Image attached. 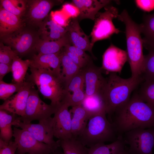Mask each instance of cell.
Wrapping results in <instances>:
<instances>
[{
  "label": "cell",
  "instance_id": "f6af8a7d",
  "mask_svg": "<svg viewBox=\"0 0 154 154\" xmlns=\"http://www.w3.org/2000/svg\"><path fill=\"white\" fill-rule=\"evenodd\" d=\"M51 154H63V153L61 151H59L57 149Z\"/></svg>",
  "mask_w": 154,
  "mask_h": 154
},
{
  "label": "cell",
  "instance_id": "8fae6325",
  "mask_svg": "<svg viewBox=\"0 0 154 154\" xmlns=\"http://www.w3.org/2000/svg\"><path fill=\"white\" fill-rule=\"evenodd\" d=\"M13 125L27 130L39 141L48 145L55 150L60 147L58 141H55L54 139L52 117L40 121L37 124H33L23 123L17 116Z\"/></svg>",
  "mask_w": 154,
  "mask_h": 154
},
{
  "label": "cell",
  "instance_id": "1f68e13d",
  "mask_svg": "<svg viewBox=\"0 0 154 154\" xmlns=\"http://www.w3.org/2000/svg\"><path fill=\"white\" fill-rule=\"evenodd\" d=\"M0 1L1 8L20 18L24 15L26 9L27 1L1 0Z\"/></svg>",
  "mask_w": 154,
  "mask_h": 154
},
{
  "label": "cell",
  "instance_id": "bcb514c9",
  "mask_svg": "<svg viewBox=\"0 0 154 154\" xmlns=\"http://www.w3.org/2000/svg\"><path fill=\"white\" fill-rule=\"evenodd\" d=\"M16 154H29V153H25V154L20 153H17V152H16Z\"/></svg>",
  "mask_w": 154,
  "mask_h": 154
},
{
  "label": "cell",
  "instance_id": "d6a6232c",
  "mask_svg": "<svg viewBox=\"0 0 154 154\" xmlns=\"http://www.w3.org/2000/svg\"><path fill=\"white\" fill-rule=\"evenodd\" d=\"M137 94L141 99L154 109V81H143Z\"/></svg>",
  "mask_w": 154,
  "mask_h": 154
},
{
  "label": "cell",
  "instance_id": "7dc6e473",
  "mask_svg": "<svg viewBox=\"0 0 154 154\" xmlns=\"http://www.w3.org/2000/svg\"><path fill=\"white\" fill-rule=\"evenodd\" d=\"M154 129V126L153 127Z\"/></svg>",
  "mask_w": 154,
  "mask_h": 154
},
{
  "label": "cell",
  "instance_id": "9c48e42d",
  "mask_svg": "<svg viewBox=\"0 0 154 154\" xmlns=\"http://www.w3.org/2000/svg\"><path fill=\"white\" fill-rule=\"evenodd\" d=\"M38 90L34 86L31 90L27 100L25 113L18 119L25 123H31L35 120L39 121L47 119L55 113L57 107L48 104L40 98Z\"/></svg>",
  "mask_w": 154,
  "mask_h": 154
},
{
  "label": "cell",
  "instance_id": "cb8c5ba5",
  "mask_svg": "<svg viewBox=\"0 0 154 154\" xmlns=\"http://www.w3.org/2000/svg\"><path fill=\"white\" fill-rule=\"evenodd\" d=\"M72 45L68 34L66 33L59 39L55 40H38L35 50L38 54H54L60 52L66 45Z\"/></svg>",
  "mask_w": 154,
  "mask_h": 154
},
{
  "label": "cell",
  "instance_id": "9a60e30c",
  "mask_svg": "<svg viewBox=\"0 0 154 154\" xmlns=\"http://www.w3.org/2000/svg\"><path fill=\"white\" fill-rule=\"evenodd\" d=\"M82 69L84 80L85 95L90 96L97 94H102L107 79L102 75V68L95 66L92 62Z\"/></svg>",
  "mask_w": 154,
  "mask_h": 154
},
{
  "label": "cell",
  "instance_id": "4316f807",
  "mask_svg": "<svg viewBox=\"0 0 154 154\" xmlns=\"http://www.w3.org/2000/svg\"><path fill=\"white\" fill-rule=\"evenodd\" d=\"M125 144L122 137L110 144L99 143L88 148V154H117Z\"/></svg>",
  "mask_w": 154,
  "mask_h": 154
},
{
  "label": "cell",
  "instance_id": "4dcf8cb0",
  "mask_svg": "<svg viewBox=\"0 0 154 154\" xmlns=\"http://www.w3.org/2000/svg\"><path fill=\"white\" fill-rule=\"evenodd\" d=\"M62 149L63 154H88V148L77 138L58 141Z\"/></svg>",
  "mask_w": 154,
  "mask_h": 154
},
{
  "label": "cell",
  "instance_id": "5b68a950",
  "mask_svg": "<svg viewBox=\"0 0 154 154\" xmlns=\"http://www.w3.org/2000/svg\"><path fill=\"white\" fill-rule=\"evenodd\" d=\"M106 114L104 112L90 117L85 129L77 138L84 145L89 148L99 143L113 142L122 137Z\"/></svg>",
  "mask_w": 154,
  "mask_h": 154
},
{
  "label": "cell",
  "instance_id": "52a82bcc",
  "mask_svg": "<svg viewBox=\"0 0 154 154\" xmlns=\"http://www.w3.org/2000/svg\"><path fill=\"white\" fill-rule=\"evenodd\" d=\"M104 8L105 11L98 12L95 17L94 25L90 35L92 48L96 42L109 38L114 34L120 32L115 27L112 21L119 15L117 9L110 5Z\"/></svg>",
  "mask_w": 154,
  "mask_h": 154
},
{
  "label": "cell",
  "instance_id": "e575fe53",
  "mask_svg": "<svg viewBox=\"0 0 154 154\" xmlns=\"http://www.w3.org/2000/svg\"><path fill=\"white\" fill-rule=\"evenodd\" d=\"M23 82L8 83L3 80L0 81V99L4 101L8 99L14 93L19 90Z\"/></svg>",
  "mask_w": 154,
  "mask_h": 154
},
{
  "label": "cell",
  "instance_id": "ba28073f",
  "mask_svg": "<svg viewBox=\"0 0 154 154\" xmlns=\"http://www.w3.org/2000/svg\"><path fill=\"white\" fill-rule=\"evenodd\" d=\"M122 136L125 144L129 146L131 154H153L154 147V129L138 128L127 131Z\"/></svg>",
  "mask_w": 154,
  "mask_h": 154
},
{
  "label": "cell",
  "instance_id": "44dd1931",
  "mask_svg": "<svg viewBox=\"0 0 154 154\" xmlns=\"http://www.w3.org/2000/svg\"><path fill=\"white\" fill-rule=\"evenodd\" d=\"M38 31L41 39L47 40H55L59 39L67 32L66 28L57 24L48 16L38 26Z\"/></svg>",
  "mask_w": 154,
  "mask_h": 154
},
{
  "label": "cell",
  "instance_id": "ac0fdd59",
  "mask_svg": "<svg viewBox=\"0 0 154 154\" xmlns=\"http://www.w3.org/2000/svg\"><path fill=\"white\" fill-rule=\"evenodd\" d=\"M66 28L72 45L85 51H88L95 58L89 37L85 33L80 27L78 19L72 18L70 20Z\"/></svg>",
  "mask_w": 154,
  "mask_h": 154
},
{
  "label": "cell",
  "instance_id": "3957f363",
  "mask_svg": "<svg viewBox=\"0 0 154 154\" xmlns=\"http://www.w3.org/2000/svg\"><path fill=\"white\" fill-rule=\"evenodd\" d=\"M29 68L30 74L26 76V80L36 85L43 98L49 100L50 104L57 107L68 93L61 73L50 69Z\"/></svg>",
  "mask_w": 154,
  "mask_h": 154
},
{
  "label": "cell",
  "instance_id": "ffe728a7",
  "mask_svg": "<svg viewBox=\"0 0 154 154\" xmlns=\"http://www.w3.org/2000/svg\"><path fill=\"white\" fill-rule=\"evenodd\" d=\"M61 50L54 54H34L30 60V67L37 68L50 69L61 73Z\"/></svg>",
  "mask_w": 154,
  "mask_h": 154
},
{
  "label": "cell",
  "instance_id": "7c38bea8",
  "mask_svg": "<svg viewBox=\"0 0 154 154\" xmlns=\"http://www.w3.org/2000/svg\"><path fill=\"white\" fill-rule=\"evenodd\" d=\"M69 107L61 102L57 106L52 117V129L54 137L64 140L72 137L71 129V115Z\"/></svg>",
  "mask_w": 154,
  "mask_h": 154
},
{
  "label": "cell",
  "instance_id": "74e56055",
  "mask_svg": "<svg viewBox=\"0 0 154 154\" xmlns=\"http://www.w3.org/2000/svg\"><path fill=\"white\" fill-rule=\"evenodd\" d=\"M50 16L51 19L59 25L64 28H66L68 26L70 20L61 11H52Z\"/></svg>",
  "mask_w": 154,
  "mask_h": 154
},
{
  "label": "cell",
  "instance_id": "277c9868",
  "mask_svg": "<svg viewBox=\"0 0 154 154\" xmlns=\"http://www.w3.org/2000/svg\"><path fill=\"white\" fill-rule=\"evenodd\" d=\"M117 18L125 26L127 61L130 68L131 77L135 78L142 77L144 55L143 52V42L139 25L131 19L125 9L119 15Z\"/></svg>",
  "mask_w": 154,
  "mask_h": 154
},
{
  "label": "cell",
  "instance_id": "8992f818",
  "mask_svg": "<svg viewBox=\"0 0 154 154\" xmlns=\"http://www.w3.org/2000/svg\"><path fill=\"white\" fill-rule=\"evenodd\" d=\"M0 38L1 42L11 47L18 56L35 50L40 38L38 31L25 27L24 25L18 30Z\"/></svg>",
  "mask_w": 154,
  "mask_h": 154
},
{
  "label": "cell",
  "instance_id": "b9f144b4",
  "mask_svg": "<svg viewBox=\"0 0 154 154\" xmlns=\"http://www.w3.org/2000/svg\"><path fill=\"white\" fill-rule=\"evenodd\" d=\"M135 3L139 8L146 12H150L154 9V0H136Z\"/></svg>",
  "mask_w": 154,
  "mask_h": 154
},
{
  "label": "cell",
  "instance_id": "5bb4252c",
  "mask_svg": "<svg viewBox=\"0 0 154 154\" xmlns=\"http://www.w3.org/2000/svg\"><path fill=\"white\" fill-rule=\"evenodd\" d=\"M34 85L26 80L19 90L14 95L5 101L0 106V110H5L20 117L25 113L26 107L30 92Z\"/></svg>",
  "mask_w": 154,
  "mask_h": 154
},
{
  "label": "cell",
  "instance_id": "60d3db41",
  "mask_svg": "<svg viewBox=\"0 0 154 154\" xmlns=\"http://www.w3.org/2000/svg\"><path fill=\"white\" fill-rule=\"evenodd\" d=\"M62 9L68 16L72 18H77L80 14L78 9L71 3L65 4L62 6Z\"/></svg>",
  "mask_w": 154,
  "mask_h": 154
},
{
  "label": "cell",
  "instance_id": "8d00e7d4",
  "mask_svg": "<svg viewBox=\"0 0 154 154\" xmlns=\"http://www.w3.org/2000/svg\"><path fill=\"white\" fill-rule=\"evenodd\" d=\"M17 148L15 141L6 142L0 139V154H16Z\"/></svg>",
  "mask_w": 154,
  "mask_h": 154
},
{
  "label": "cell",
  "instance_id": "d590c367",
  "mask_svg": "<svg viewBox=\"0 0 154 154\" xmlns=\"http://www.w3.org/2000/svg\"><path fill=\"white\" fill-rule=\"evenodd\" d=\"M18 54L11 47L1 42L0 43V63L11 65L13 59Z\"/></svg>",
  "mask_w": 154,
  "mask_h": 154
},
{
  "label": "cell",
  "instance_id": "ab89813d",
  "mask_svg": "<svg viewBox=\"0 0 154 154\" xmlns=\"http://www.w3.org/2000/svg\"><path fill=\"white\" fill-rule=\"evenodd\" d=\"M63 48L64 50L69 51L89 62L93 61L90 56L85 51L72 45H67Z\"/></svg>",
  "mask_w": 154,
  "mask_h": 154
},
{
  "label": "cell",
  "instance_id": "6da1fadb",
  "mask_svg": "<svg viewBox=\"0 0 154 154\" xmlns=\"http://www.w3.org/2000/svg\"><path fill=\"white\" fill-rule=\"evenodd\" d=\"M114 114L112 123L120 136L133 129L154 126V109L143 101L137 93Z\"/></svg>",
  "mask_w": 154,
  "mask_h": 154
},
{
  "label": "cell",
  "instance_id": "83f0119b",
  "mask_svg": "<svg viewBox=\"0 0 154 154\" xmlns=\"http://www.w3.org/2000/svg\"><path fill=\"white\" fill-rule=\"evenodd\" d=\"M61 75L67 87L71 80L81 69L66 54L62 49L61 52Z\"/></svg>",
  "mask_w": 154,
  "mask_h": 154
},
{
  "label": "cell",
  "instance_id": "836d02e7",
  "mask_svg": "<svg viewBox=\"0 0 154 154\" xmlns=\"http://www.w3.org/2000/svg\"><path fill=\"white\" fill-rule=\"evenodd\" d=\"M144 55V68L142 75L143 81H154V49L148 50Z\"/></svg>",
  "mask_w": 154,
  "mask_h": 154
},
{
  "label": "cell",
  "instance_id": "2e32d148",
  "mask_svg": "<svg viewBox=\"0 0 154 154\" xmlns=\"http://www.w3.org/2000/svg\"><path fill=\"white\" fill-rule=\"evenodd\" d=\"M127 61V51L112 44L102 55L101 68L110 73H120Z\"/></svg>",
  "mask_w": 154,
  "mask_h": 154
},
{
  "label": "cell",
  "instance_id": "7a4b0ae2",
  "mask_svg": "<svg viewBox=\"0 0 154 154\" xmlns=\"http://www.w3.org/2000/svg\"><path fill=\"white\" fill-rule=\"evenodd\" d=\"M143 81L142 77L123 78L117 73L110 72L102 95L106 112L110 117L130 99L132 92Z\"/></svg>",
  "mask_w": 154,
  "mask_h": 154
},
{
  "label": "cell",
  "instance_id": "30bf717a",
  "mask_svg": "<svg viewBox=\"0 0 154 154\" xmlns=\"http://www.w3.org/2000/svg\"><path fill=\"white\" fill-rule=\"evenodd\" d=\"M13 130V137L17 145V153L23 154H51L56 151L48 145L39 141L30 133L25 129L15 127Z\"/></svg>",
  "mask_w": 154,
  "mask_h": 154
},
{
  "label": "cell",
  "instance_id": "d4e9b609",
  "mask_svg": "<svg viewBox=\"0 0 154 154\" xmlns=\"http://www.w3.org/2000/svg\"><path fill=\"white\" fill-rule=\"evenodd\" d=\"M139 26L144 36L143 46L148 50L154 49V13L144 14L143 22Z\"/></svg>",
  "mask_w": 154,
  "mask_h": 154
},
{
  "label": "cell",
  "instance_id": "f1b7e54d",
  "mask_svg": "<svg viewBox=\"0 0 154 154\" xmlns=\"http://www.w3.org/2000/svg\"><path fill=\"white\" fill-rule=\"evenodd\" d=\"M31 63L30 60H23L19 56L13 59L11 65V72L15 83L24 82Z\"/></svg>",
  "mask_w": 154,
  "mask_h": 154
},
{
  "label": "cell",
  "instance_id": "ee69618b",
  "mask_svg": "<svg viewBox=\"0 0 154 154\" xmlns=\"http://www.w3.org/2000/svg\"><path fill=\"white\" fill-rule=\"evenodd\" d=\"M117 154H131L127 149L125 147L119 152Z\"/></svg>",
  "mask_w": 154,
  "mask_h": 154
},
{
  "label": "cell",
  "instance_id": "603a6c76",
  "mask_svg": "<svg viewBox=\"0 0 154 154\" xmlns=\"http://www.w3.org/2000/svg\"><path fill=\"white\" fill-rule=\"evenodd\" d=\"M24 24L23 20L21 18L1 7L0 37L18 30Z\"/></svg>",
  "mask_w": 154,
  "mask_h": 154
},
{
  "label": "cell",
  "instance_id": "7bdbcfd3",
  "mask_svg": "<svg viewBox=\"0 0 154 154\" xmlns=\"http://www.w3.org/2000/svg\"><path fill=\"white\" fill-rule=\"evenodd\" d=\"M11 72V65L0 63V81L3 80L4 76Z\"/></svg>",
  "mask_w": 154,
  "mask_h": 154
},
{
  "label": "cell",
  "instance_id": "d6986e66",
  "mask_svg": "<svg viewBox=\"0 0 154 154\" xmlns=\"http://www.w3.org/2000/svg\"><path fill=\"white\" fill-rule=\"evenodd\" d=\"M109 0H73L71 3L78 9V21L88 19L94 21L96 15L103 7L110 5Z\"/></svg>",
  "mask_w": 154,
  "mask_h": 154
},
{
  "label": "cell",
  "instance_id": "7402d4cb",
  "mask_svg": "<svg viewBox=\"0 0 154 154\" xmlns=\"http://www.w3.org/2000/svg\"><path fill=\"white\" fill-rule=\"evenodd\" d=\"M70 111L72 137L77 138L85 129L92 115L82 105L72 107Z\"/></svg>",
  "mask_w": 154,
  "mask_h": 154
},
{
  "label": "cell",
  "instance_id": "f546056e",
  "mask_svg": "<svg viewBox=\"0 0 154 154\" xmlns=\"http://www.w3.org/2000/svg\"><path fill=\"white\" fill-rule=\"evenodd\" d=\"M82 105L92 116L106 112L102 94H97L90 96L85 95Z\"/></svg>",
  "mask_w": 154,
  "mask_h": 154
},
{
  "label": "cell",
  "instance_id": "4fadbf2b",
  "mask_svg": "<svg viewBox=\"0 0 154 154\" xmlns=\"http://www.w3.org/2000/svg\"><path fill=\"white\" fill-rule=\"evenodd\" d=\"M62 2V1L58 0L27 1L26 9L24 15L25 16L29 24L38 26L48 16L52 8Z\"/></svg>",
  "mask_w": 154,
  "mask_h": 154
},
{
  "label": "cell",
  "instance_id": "484cf974",
  "mask_svg": "<svg viewBox=\"0 0 154 154\" xmlns=\"http://www.w3.org/2000/svg\"><path fill=\"white\" fill-rule=\"evenodd\" d=\"M5 110H0V139L9 142L13 135L12 126L17 117V115Z\"/></svg>",
  "mask_w": 154,
  "mask_h": 154
},
{
  "label": "cell",
  "instance_id": "f35d334b",
  "mask_svg": "<svg viewBox=\"0 0 154 154\" xmlns=\"http://www.w3.org/2000/svg\"><path fill=\"white\" fill-rule=\"evenodd\" d=\"M62 50L81 69L84 68L89 64L93 62V61L89 62L80 56L69 51L64 50L63 48Z\"/></svg>",
  "mask_w": 154,
  "mask_h": 154
},
{
  "label": "cell",
  "instance_id": "e0dca14e",
  "mask_svg": "<svg viewBox=\"0 0 154 154\" xmlns=\"http://www.w3.org/2000/svg\"><path fill=\"white\" fill-rule=\"evenodd\" d=\"M84 87L83 71L81 69L68 85L66 89L69 92L62 102L69 107L82 105L85 97Z\"/></svg>",
  "mask_w": 154,
  "mask_h": 154
}]
</instances>
